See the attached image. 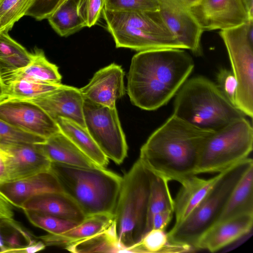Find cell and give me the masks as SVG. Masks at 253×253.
<instances>
[{
	"instance_id": "cell-1",
	"label": "cell",
	"mask_w": 253,
	"mask_h": 253,
	"mask_svg": "<svg viewBox=\"0 0 253 253\" xmlns=\"http://www.w3.org/2000/svg\"><path fill=\"white\" fill-rule=\"evenodd\" d=\"M194 61L185 49L138 52L132 58L126 91L132 104L154 111L167 104L188 79Z\"/></svg>"
},
{
	"instance_id": "cell-2",
	"label": "cell",
	"mask_w": 253,
	"mask_h": 253,
	"mask_svg": "<svg viewBox=\"0 0 253 253\" xmlns=\"http://www.w3.org/2000/svg\"><path fill=\"white\" fill-rule=\"evenodd\" d=\"M214 132L172 114L141 146L138 159L153 173L182 184L197 175L204 146Z\"/></svg>"
},
{
	"instance_id": "cell-3",
	"label": "cell",
	"mask_w": 253,
	"mask_h": 253,
	"mask_svg": "<svg viewBox=\"0 0 253 253\" xmlns=\"http://www.w3.org/2000/svg\"><path fill=\"white\" fill-rule=\"evenodd\" d=\"M50 169L62 191L77 203L86 216L113 214L122 177L98 166L82 167L51 163Z\"/></svg>"
},
{
	"instance_id": "cell-4",
	"label": "cell",
	"mask_w": 253,
	"mask_h": 253,
	"mask_svg": "<svg viewBox=\"0 0 253 253\" xmlns=\"http://www.w3.org/2000/svg\"><path fill=\"white\" fill-rule=\"evenodd\" d=\"M172 114L197 127L213 131L246 116L216 84L202 76L187 79L183 84L175 95Z\"/></svg>"
},
{
	"instance_id": "cell-5",
	"label": "cell",
	"mask_w": 253,
	"mask_h": 253,
	"mask_svg": "<svg viewBox=\"0 0 253 253\" xmlns=\"http://www.w3.org/2000/svg\"><path fill=\"white\" fill-rule=\"evenodd\" d=\"M151 171L138 159L123 177L113 212L115 233L122 253L147 232Z\"/></svg>"
},
{
	"instance_id": "cell-6",
	"label": "cell",
	"mask_w": 253,
	"mask_h": 253,
	"mask_svg": "<svg viewBox=\"0 0 253 253\" xmlns=\"http://www.w3.org/2000/svg\"><path fill=\"white\" fill-rule=\"evenodd\" d=\"M253 166V159L248 158L220 172L219 178L199 205L168 232L170 240L196 250L200 238L217 222L234 188Z\"/></svg>"
},
{
	"instance_id": "cell-7",
	"label": "cell",
	"mask_w": 253,
	"mask_h": 253,
	"mask_svg": "<svg viewBox=\"0 0 253 253\" xmlns=\"http://www.w3.org/2000/svg\"><path fill=\"white\" fill-rule=\"evenodd\" d=\"M253 148V128L242 117L214 131L203 149L196 174L220 172L249 158Z\"/></svg>"
},
{
	"instance_id": "cell-8",
	"label": "cell",
	"mask_w": 253,
	"mask_h": 253,
	"mask_svg": "<svg viewBox=\"0 0 253 253\" xmlns=\"http://www.w3.org/2000/svg\"><path fill=\"white\" fill-rule=\"evenodd\" d=\"M232 71L238 83L235 106L245 116L253 117V20L220 30Z\"/></svg>"
},
{
	"instance_id": "cell-9",
	"label": "cell",
	"mask_w": 253,
	"mask_h": 253,
	"mask_svg": "<svg viewBox=\"0 0 253 253\" xmlns=\"http://www.w3.org/2000/svg\"><path fill=\"white\" fill-rule=\"evenodd\" d=\"M84 116L85 128L104 155L117 164L122 163L128 147L116 107L84 99Z\"/></svg>"
},
{
	"instance_id": "cell-10",
	"label": "cell",
	"mask_w": 253,
	"mask_h": 253,
	"mask_svg": "<svg viewBox=\"0 0 253 253\" xmlns=\"http://www.w3.org/2000/svg\"><path fill=\"white\" fill-rule=\"evenodd\" d=\"M190 9L204 31L226 30L253 20V0H201Z\"/></svg>"
},
{
	"instance_id": "cell-11",
	"label": "cell",
	"mask_w": 253,
	"mask_h": 253,
	"mask_svg": "<svg viewBox=\"0 0 253 253\" xmlns=\"http://www.w3.org/2000/svg\"><path fill=\"white\" fill-rule=\"evenodd\" d=\"M159 19L184 46L196 55L202 54L204 31L190 9L181 0H155Z\"/></svg>"
},
{
	"instance_id": "cell-12",
	"label": "cell",
	"mask_w": 253,
	"mask_h": 253,
	"mask_svg": "<svg viewBox=\"0 0 253 253\" xmlns=\"http://www.w3.org/2000/svg\"><path fill=\"white\" fill-rule=\"evenodd\" d=\"M0 119L46 139L60 131L56 121L38 105L27 100L0 99Z\"/></svg>"
},
{
	"instance_id": "cell-13",
	"label": "cell",
	"mask_w": 253,
	"mask_h": 253,
	"mask_svg": "<svg viewBox=\"0 0 253 253\" xmlns=\"http://www.w3.org/2000/svg\"><path fill=\"white\" fill-rule=\"evenodd\" d=\"M4 159V183L18 181L50 170L51 162L38 144L0 145Z\"/></svg>"
},
{
	"instance_id": "cell-14",
	"label": "cell",
	"mask_w": 253,
	"mask_h": 253,
	"mask_svg": "<svg viewBox=\"0 0 253 253\" xmlns=\"http://www.w3.org/2000/svg\"><path fill=\"white\" fill-rule=\"evenodd\" d=\"M124 76L122 67L113 63L97 71L89 82L79 89L84 99L115 108L116 101L126 92Z\"/></svg>"
},
{
	"instance_id": "cell-15",
	"label": "cell",
	"mask_w": 253,
	"mask_h": 253,
	"mask_svg": "<svg viewBox=\"0 0 253 253\" xmlns=\"http://www.w3.org/2000/svg\"><path fill=\"white\" fill-rule=\"evenodd\" d=\"M27 100L38 105L55 121L59 118H63L85 127L84 99L79 88L62 84L44 95Z\"/></svg>"
},
{
	"instance_id": "cell-16",
	"label": "cell",
	"mask_w": 253,
	"mask_h": 253,
	"mask_svg": "<svg viewBox=\"0 0 253 253\" xmlns=\"http://www.w3.org/2000/svg\"><path fill=\"white\" fill-rule=\"evenodd\" d=\"M253 225V213H244L217 222L200 238L196 250L218 251L250 232Z\"/></svg>"
},
{
	"instance_id": "cell-17",
	"label": "cell",
	"mask_w": 253,
	"mask_h": 253,
	"mask_svg": "<svg viewBox=\"0 0 253 253\" xmlns=\"http://www.w3.org/2000/svg\"><path fill=\"white\" fill-rule=\"evenodd\" d=\"M117 48H127L138 52L162 48L185 49L174 37L155 35L122 25L106 23Z\"/></svg>"
},
{
	"instance_id": "cell-18",
	"label": "cell",
	"mask_w": 253,
	"mask_h": 253,
	"mask_svg": "<svg viewBox=\"0 0 253 253\" xmlns=\"http://www.w3.org/2000/svg\"><path fill=\"white\" fill-rule=\"evenodd\" d=\"M0 191L14 207L20 209L23 203L34 196L63 191L50 169L18 181L0 184Z\"/></svg>"
},
{
	"instance_id": "cell-19",
	"label": "cell",
	"mask_w": 253,
	"mask_h": 253,
	"mask_svg": "<svg viewBox=\"0 0 253 253\" xmlns=\"http://www.w3.org/2000/svg\"><path fill=\"white\" fill-rule=\"evenodd\" d=\"M20 209L77 223H81L86 217L77 203L63 191L46 193L34 196L23 203Z\"/></svg>"
},
{
	"instance_id": "cell-20",
	"label": "cell",
	"mask_w": 253,
	"mask_h": 253,
	"mask_svg": "<svg viewBox=\"0 0 253 253\" xmlns=\"http://www.w3.org/2000/svg\"><path fill=\"white\" fill-rule=\"evenodd\" d=\"M113 222V214H94L86 216L81 223L61 234L48 233L37 238L42 241L46 246L65 248L72 243L91 237L105 231Z\"/></svg>"
},
{
	"instance_id": "cell-21",
	"label": "cell",
	"mask_w": 253,
	"mask_h": 253,
	"mask_svg": "<svg viewBox=\"0 0 253 253\" xmlns=\"http://www.w3.org/2000/svg\"><path fill=\"white\" fill-rule=\"evenodd\" d=\"M220 172L214 176L203 179L192 176L181 184L173 199L175 221L174 226L181 223L199 205L219 178Z\"/></svg>"
},
{
	"instance_id": "cell-22",
	"label": "cell",
	"mask_w": 253,
	"mask_h": 253,
	"mask_svg": "<svg viewBox=\"0 0 253 253\" xmlns=\"http://www.w3.org/2000/svg\"><path fill=\"white\" fill-rule=\"evenodd\" d=\"M31 62L25 67L0 74L4 85L18 81H31L61 84L58 67L50 62L42 49L35 48Z\"/></svg>"
},
{
	"instance_id": "cell-23",
	"label": "cell",
	"mask_w": 253,
	"mask_h": 253,
	"mask_svg": "<svg viewBox=\"0 0 253 253\" xmlns=\"http://www.w3.org/2000/svg\"><path fill=\"white\" fill-rule=\"evenodd\" d=\"M40 145L51 163L82 167H97L61 131L46 138Z\"/></svg>"
},
{
	"instance_id": "cell-24",
	"label": "cell",
	"mask_w": 253,
	"mask_h": 253,
	"mask_svg": "<svg viewBox=\"0 0 253 253\" xmlns=\"http://www.w3.org/2000/svg\"><path fill=\"white\" fill-rule=\"evenodd\" d=\"M157 13L143 11L117 12L104 8L102 11L106 23L125 25L153 35L175 38L159 19Z\"/></svg>"
},
{
	"instance_id": "cell-25",
	"label": "cell",
	"mask_w": 253,
	"mask_h": 253,
	"mask_svg": "<svg viewBox=\"0 0 253 253\" xmlns=\"http://www.w3.org/2000/svg\"><path fill=\"white\" fill-rule=\"evenodd\" d=\"M56 122L60 131L96 165L104 168L107 166L109 159L98 146L85 127L63 118H58Z\"/></svg>"
},
{
	"instance_id": "cell-26",
	"label": "cell",
	"mask_w": 253,
	"mask_h": 253,
	"mask_svg": "<svg viewBox=\"0 0 253 253\" xmlns=\"http://www.w3.org/2000/svg\"><path fill=\"white\" fill-rule=\"evenodd\" d=\"M244 213H253V166L234 188L217 222Z\"/></svg>"
},
{
	"instance_id": "cell-27",
	"label": "cell",
	"mask_w": 253,
	"mask_h": 253,
	"mask_svg": "<svg viewBox=\"0 0 253 253\" xmlns=\"http://www.w3.org/2000/svg\"><path fill=\"white\" fill-rule=\"evenodd\" d=\"M128 253H176L194 251L189 246L172 242L166 230L151 229L141 240L128 249Z\"/></svg>"
},
{
	"instance_id": "cell-28",
	"label": "cell",
	"mask_w": 253,
	"mask_h": 253,
	"mask_svg": "<svg viewBox=\"0 0 253 253\" xmlns=\"http://www.w3.org/2000/svg\"><path fill=\"white\" fill-rule=\"evenodd\" d=\"M78 1L66 0L47 19L51 27L60 36L67 37L85 27L78 13Z\"/></svg>"
},
{
	"instance_id": "cell-29",
	"label": "cell",
	"mask_w": 253,
	"mask_h": 253,
	"mask_svg": "<svg viewBox=\"0 0 253 253\" xmlns=\"http://www.w3.org/2000/svg\"><path fill=\"white\" fill-rule=\"evenodd\" d=\"M74 253H122L112 225L105 231L91 237L72 243L64 248Z\"/></svg>"
},
{
	"instance_id": "cell-30",
	"label": "cell",
	"mask_w": 253,
	"mask_h": 253,
	"mask_svg": "<svg viewBox=\"0 0 253 253\" xmlns=\"http://www.w3.org/2000/svg\"><path fill=\"white\" fill-rule=\"evenodd\" d=\"M168 183V180L151 171L147 232L151 230V219L155 214L165 210L174 211L173 199L170 194Z\"/></svg>"
},
{
	"instance_id": "cell-31",
	"label": "cell",
	"mask_w": 253,
	"mask_h": 253,
	"mask_svg": "<svg viewBox=\"0 0 253 253\" xmlns=\"http://www.w3.org/2000/svg\"><path fill=\"white\" fill-rule=\"evenodd\" d=\"M61 84L24 80L13 82L5 85V94L3 98L35 99L52 91Z\"/></svg>"
},
{
	"instance_id": "cell-32",
	"label": "cell",
	"mask_w": 253,
	"mask_h": 253,
	"mask_svg": "<svg viewBox=\"0 0 253 253\" xmlns=\"http://www.w3.org/2000/svg\"><path fill=\"white\" fill-rule=\"evenodd\" d=\"M34 0H0V32H8L25 16Z\"/></svg>"
},
{
	"instance_id": "cell-33",
	"label": "cell",
	"mask_w": 253,
	"mask_h": 253,
	"mask_svg": "<svg viewBox=\"0 0 253 253\" xmlns=\"http://www.w3.org/2000/svg\"><path fill=\"white\" fill-rule=\"evenodd\" d=\"M23 211L33 225L49 234H61L79 223L40 212L32 211Z\"/></svg>"
},
{
	"instance_id": "cell-34",
	"label": "cell",
	"mask_w": 253,
	"mask_h": 253,
	"mask_svg": "<svg viewBox=\"0 0 253 253\" xmlns=\"http://www.w3.org/2000/svg\"><path fill=\"white\" fill-rule=\"evenodd\" d=\"M46 138L22 130L0 119V145L8 144H38Z\"/></svg>"
},
{
	"instance_id": "cell-35",
	"label": "cell",
	"mask_w": 253,
	"mask_h": 253,
	"mask_svg": "<svg viewBox=\"0 0 253 253\" xmlns=\"http://www.w3.org/2000/svg\"><path fill=\"white\" fill-rule=\"evenodd\" d=\"M104 8L117 12L143 11L157 13L159 11L155 0H105Z\"/></svg>"
},
{
	"instance_id": "cell-36",
	"label": "cell",
	"mask_w": 253,
	"mask_h": 253,
	"mask_svg": "<svg viewBox=\"0 0 253 253\" xmlns=\"http://www.w3.org/2000/svg\"><path fill=\"white\" fill-rule=\"evenodd\" d=\"M105 0H79L78 11L85 27H91L98 22L104 7Z\"/></svg>"
},
{
	"instance_id": "cell-37",
	"label": "cell",
	"mask_w": 253,
	"mask_h": 253,
	"mask_svg": "<svg viewBox=\"0 0 253 253\" xmlns=\"http://www.w3.org/2000/svg\"><path fill=\"white\" fill-rule=\"evenodd\" d=\"M217 86L226 98L235 106L238 83L232 70L221 69L216 76Z\"/></svg>"
},
{
	"instance_id": "cell-38",
	"label": "cell",
	"mask_w": 253,
	"mask_h": 253,
	"mask_svg": "<svg viewBox=\"0 0 253 253\" xmlns=\"http://www.w3.org/2000/svg\"><path fill=\"white\" fill-rule=\"evenodd\" d=\"M61 0H34L25 16L37 20L47 19L59 6Z\"/></svg>"
},
{
	"instance_id": "cell-39",
	"label": "cell",
	"mask_w": 253,
	"mask_h": 253,
	"mask_svg": "<svg viewBox=\"0 0 253 253\" xmlns=\"http://www.w3.org/2000/svg\"><path fill=\"white\" fill-rule=\"evenodd\" d=\"M27 51L24 46L12 39L8 32H0V61Z\"/></svg>"
},
{
	"instance_id": "cell-40",
	"label": "cell",
	"mask_w": 253,
	"mask_h": 253,
	"mask_svg": "<svg viewBox=\"0 0 253 253\" xmlns=\"http://www.w3.org/2000/svg\"><path fill=\"white\" fill-rule=\"evenodd\" d=\"M173 213V210H165L155 214L152 217L151 230H166V227L172 218Z\"/></svg>"
},
{
	"instance_id": "cell-41",
	"label": "cell",
	"mask_w": 253,
	"mask_h": 253,
	"mask_svg": "<svg viewBox=\"0 0 253 253\" xmlns=\"http://www.w3.org/2000/svg\"><path fill=\"white\" fill-rule=\"evenodd\" d=\"M46 245L40 240L39 241H34L24 245L21 247L7 250L5 253H33L42 251L45 249Z\"/></svg>"
},
{
	"instance_id": "cell-42",
	"label": "cell",
	"mask_w": 253,
	"mask_h": 253,
	"mask_svg": "<svg viewBox=\"0 0 253 253\" xmlns=\"http://www.w3.org/2000/svg\"><path fill=\"white\" fill-rule=\"evenodd\" d=\"M14 207L8 199L0 191V219H13Z\"/></svg>"
},
{
	"instance_id": "cell-43",
	"label": "cell",
	"mask_w": 253,
	"mask_h": 253,
	"mask_svg": "<svg viewBox=\"0 0 253 253\" xmlns=\"http://www.w3.org/2000/svg\"><path fill=\"white\" fill-rule=\"evenodd\" d=\"M5 175V163L3 154L0 150V184L4 183Z\"/></svg>"
},
{
	"instance_id": "cell-44",
	"label": "cell",
	"mask_w": 253,
	"mask_h": 253,
	"mask_svg": "<svg viewBox=\"0 0 253 253\" xmlns=\"http://www.w3.org/2000/svg\"><path fill=\"white\" fill-rule=\"evenodd\" d=\"M3 219H0V253H2L5 249V245L4 239L2 235V220Z\"/></svg>"
},
{
	"instance_id": "cell-45",
	"label": "cell",
	"mask_w": 253,
	"mask_h": 253,
	"mask_svg": "<svg viewBox=\"0 0 253 253\" xmlns=\"http://www.w3.org/2000/svg\"><path fill=\"white\" fill-rule=\"evenodd\" d=\"M181 1L187 7L191 8L198 5L201 0H181Z\"/></svg>"
},
{
	"instance_id": "cell-46",
	"label": "cell",
	"mask_w": 253,
	"mask_h": 253,
	"mask_svg": "<svg viewBox=\"0 0 253 253\" xmlns=\"http://www.w3.org/2000/svg\"><path fill=\"white\" fill-rule=\"evenodd\" d=\"M5 94V87L0 74V100L4 97Z\"/></svg>"
},
{
	"instance_id": "cell-47",
	"label": "cell",
	"mask_w": 253,
	"mask_h": 253,
	"mask_svg": "<svg viewBox=\"0 0 253 253\" xmlns=\"http://www.w3.org/2000/svg\"><path fill=\"white\" fill-rule=\"evenodd\" d=\"M66 0H61V3L60 4H61L62 3H63V2H64Z\"/></svg>"
},
{
	"instance_id": "cell-48",
	"label": "cell",
	"mask_w": 253,
	"mask_h": 253,
	"mask_svg": "<svg viewBox=\"0 0 253 253\" xmlns=\"http://www.w3.org/2000/svg\"><path fill=\"white\" fill-rule=\"evenodd\" d=\"M4 228V225H3V228Z\"/></svg>"
}]
</instances>
